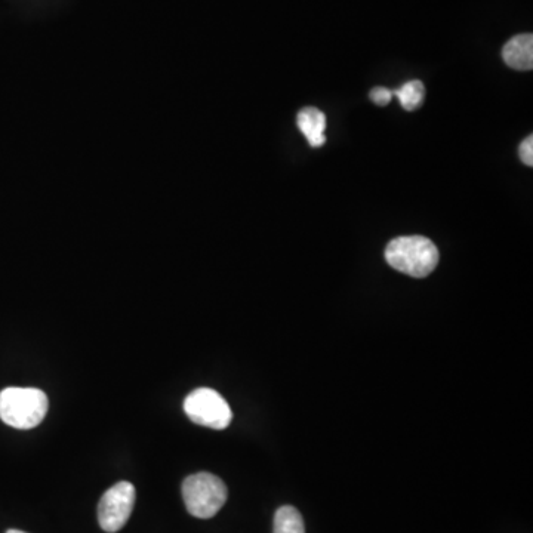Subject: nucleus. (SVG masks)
<instances>
[{"instance_id":"nucleus-1","label":"nucleus","mask_w":533,"mask_h":533,"mask_svg":"<svg viewBox=\"0 0 533 533\" xmlns=\"http://www.w3.org/2000/svg\"><path fill=\"white\" fill-rule=\"evenodd\" d=\"M385 260L394 270L422 279L433 273L439 264L440 254L427 237L403 236L388 243Z\"/></svg>"},{"instance_id":"nucleus-2","label":"nucleus","mask_w":533,"mask_h":533,"mask_svg":"<svg viewBox=\"0 0 533 533\" xmlns=\"http://www.w3.org/2000/svg\"><path fill=\"white\" fill-rule=\"evenodd\" d=\"M48 396L39 388L9 387L0 391V419L17 430H32L48 414Z\"/></svg>"},{"instance_id":"nucleus-3","label":"nucleus","mask_w":533,"mask_h":533,"mask_svg":"<svg viewBox=\"0 0 533 533\" xmlns=\"http://www.w3.org/2000/svg\"><path fill=\"white\" fill-rule=\"evenodd\" d=\"M226 483L211 473H197L183 483V498L187 511L197 519H211L226 504Z\"/></svg>"},{"instance_id":"nucleus-4","label":"nucleus","mask_w":533,"mask_h":533,"mask_svg":"<svg viewBox=\"0 0 533 533\" xmlns=\"http://www.w3.org/2000/svg\"><path fill=\"white\" fill-rule=\"evenodd\" d=\"M184 412L194 424L212 430H224L231 424L233 412L227 400L212 388H197L184 400Z\"/></svg>"},{"instance_id":"nucleus-5","label":"nucleus","mask_w":533,"mask_h":533,"mask_svg":"<svg viewBox=\"0 0 533 533\" xmlns=\"http://www.w3.org/2000/svg\"><path fill=\"white\" fill-rule=\"evenodd\" d=\"M135 505V488L132 483L119 482L109 489L98 504V522L103 531L119 532L131 517Z\"/></svg>"},{"instance_id":"nucleus-6","label":"nucleus","mask_w":533,"mask_h":533,"mask_svg":"<svg viewBox=\"0 0 533 533\" xmlns=\"http://www.w3.org/2000/svg\"><path fill=\"white\" fill-rule=\"evenodd\" d=\"M502 58L511 69L526 72L533 67V36L529 33L517 35L505 43Z\"/></svg>"},{"instance_id":"nucleus-7","label":"nucleus","mask_w":533,"mask_h":533,"mask_svg":"<svg viewBox=\"0 0 533 533\" xmlns=\"http://www.w3.org/2000/svg\"><path fill=\"white\" fill-rule=\"evenodd\" d=\"M297 123L311 147H322L326 143V116L319 109L305 107L298 113Z\"/></svg>"},{"instance_id":"nucleus-8","label":"nucleus","mask_w":533,"mask_h":533,"mask_svg":"<svg viewBox=\"0 0 533 533\" xmlns=\"http://www.w3.org/2000/svg\"><path fill=\"white\" fill-rule=\"evenodd\" d=\"M273 533H305L303 516L291 505H283L274 514Z\"/></svg>"},{"instance_id":"nucleus-9","label":"nucleus","mask_w":533,"mask_h":533,"mask_svg":"<svg viewBox=\"0 0 533 533\" xmlns=\"http://www.w3.org/2000/svg\"><path fill=\"white\" fill-rule=\"evenodd\" d=\"M424 94V85L419 80H411V82L405 83L402 88L393 91V95L399 98L403 109L409 110V112L417 110L421 106L422 101H424Z\"/></svg>"},{"instance_id":"nucleus-10","label":"nucleus","mask_w":533,"mask_h":533,"mask_svg":"<svg viewBox=\"0 0 533 533\" xmlns=\"http://www.w3.org/2000/svg\"><path fill=\"white\" fill-rule=\"evenodd\" d=\"M393 98V91L387 88H375L371 91V100L374 101L377 106H387Z\"/></svg>"},{"instance_id":"nucleus-11","label":"nucleus","mask_w":533,"mask_h":533,"mask_svg":"<svg viewBox=\"0 0 533 533\" xmlns=\"http://www.w3.org/2000/svg\"><path fill=\"white\" fill-rule=\"evenodd\" d=\"M520 159L528 166L533 165V137L529 135L522 144H520Z\"/></svg>"},{"instance_id":"nucleus-12","label":"nucleus","mask_w":533,"mask_h":533,"mask_svg":"<svg viewBox=\"0 0 533 533\" xmlns=\"http://www.w3.org/2000/svg\"><path fill=\"white\" fill-rule=\"evenodd\" d=\"M6 533H27V532L17 531V529H9V531Z\"/></svg>"}]
</instances>
